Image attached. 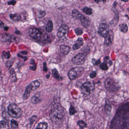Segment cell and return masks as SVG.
Listing matches in <instances>:
<instances>
[{"label": "cell", "mask_w": 129, "mask_h": 129, "mask_svg": "<svg viewBox=\"0 0 129 129\" xmlns=\"http://www.w3.org/2000/svg\"><path fill=\"white\" fill-rule=\"evenodd\" d=\"M8 112L9 114L15 118L20 117L22 114V111L18 105L15 103L10 104L8 107Z\"/></svg>", "instance_id": "cell-3"}, {"label": "cell", "mask_w": 129, "mask_h": 129, "mask_svg": "<svg viewBox=\"0 0 129 129\" xmlns=\"http://www.w3.org/2000/svg\"><path fill=\"white\" fill-rule=\"evenodd\" d=\"M109 27L108 25L105 23H102L100 25L98 28V33L100 36L105 37L109 31Z\"/></svg>", "instance_id": "cell-10"}, {"label": "cell", "mask_w": 129, "mask_h": 129, "mask_svg": "<svg viewBox=\"0 0 129 129\" xmlns=\"http://www.w3.org/2000/svg\"><path fill=\"white\" fill-rule=\"evenodd\" d=\"M83 44L84 42L83 39L81 38H79L74 44L73 45V49L74 50L78 49Z\"/></svg>", "instance_id": "cell-13"}, {"label": "cell", "mask_w": 129, "mask_h": 129, "mask_svg": "<svg viewBox=\"0 0 129 129\" xmlns=\"http://www.w3.org/2000/svg\"><path fill=\"white\" fill-rule=\"evenodd\" d=\"M48 124L46 123H40L38 124L35 129H47Z\"/></svg>", "instance_id": "cell-19"}, {"label": "cell", "mask_w": 129, "mask_h": 129, "mask_svg": "<svg viewBox=\"0 0 129 129\" xmlns=\"http://www.w3.org/2000/svg\"><path fill=\"white\" fill-rule=\"evenodd\" d=\"M43 70L45 72L47 71V64L46 62H44L43 64Z\"/></svg>", "instance_id": "cell-35"}, {"label": "cell", "mask_w": 129, "mask_h": 129, "mask_svg": "<svg viewBox=\"0 0 129 129\" xmlns=\"http://www.w3.org/2000/svg\"><path fill=\"white\" fill-rule=\"evenodd\" d=\"M95 88L94 83L93 82L89 81L86 82L81 86V91L84 95L87 96L93 92Z\"/></svg>", "instance_id": "cell-4"}, {"label": "cell", "mask_w": 129, "mask_h": 129, "mask_svg": "<svg viewBox=\"0 0 129 129\" xmlns=\"http://www.w3.org/2000/svg\"><path fill=\"white\" fill-rule=\"evenodd\" d=\"M9 30V27H5L4 28V30L6 31H7Z\"/></svg>", "instance_id": "cell-43"}, {"label": "cell", "mask_w": 129, "mask_h": 129, "mask_svg": "<svg viewBox=\"0 0 129 129\" xmlns=\"http://www.w3.org/2000/svg\"><path fill=\"white\" fill-rule=\"evenodd\" d=\"M40 83L39 81L36 80L31 82L26 89L25 92L22 96V99L27 100L30 96V92L31 91H35L40 87Z\"/></svg>", "instance_id": "cell-5"}, {"label": "cell", "mask_w": 129, "mask_h": 129, "mask_svg": "<svg viewBox=\"0 0 129 129\" xmlns=\"http://www.w3.org/2000/svg\"><path fill=\"white\" fill-rule=\"evenodd\" d=\"M95 3H99L100 2H101L102 1H94Z\"/></svg>", "instance_id": "cell-44"}, {"label": "cell", "mask_w": 129, "mask_h": 129, "mask_svg": "<svg viewBox=\"0 0 129 129\" xmlns=\"http://www.w3.org/2000/svg\"><path fill=\"white\" fill-rule=\"evenodd\" d=\"M65 115L64 111L62 108L58 107L53 109L50 114L51 120L55 122L62 120Z\"/></svg>", "instance_id": "cell-2"}, {"label": "cell", "mask_w": 129, "mask_h": 129, "mask_svg": "<svg viewBox=\"0 0 129 129\" xmlns=\"http://www.w3.org/2000/svg\"><path fill=\"white\" fill-rule=\"evenodd\" d=\"M75 33L78 35H80L82 34L83 33V31L82 29L80 28H77L75 30Z\"/></svg>", "instance_id": "cell-30"}, {"label": "cell", "mask_w": 129, "mask_h": 129, "mask_svg": "<svg viewBox=\"0 0 129 129\" xmlns=\"http://www.w3.org/2000/svg\"><path fill=\"white\" fill-rule=\"evenodd\" d=\"M31 63L32 64L34 65H36V64H35V61L34 59H31L30 60Z\"/></svg>", "instance_id": "cell-39"}, {"label": "cell", "mask_w": 129, "mask_h": 129, "mask_svg": "<svg viewBox=\"0 0 129 129\" xmlns=\"http://www.w3.org/2000/svg\"><path fill=\"white\" fill-rule=\"evenodd\" d=\"M83 11L86 15H90L92 14V9L89 7H85L83 9Z\"/></svg>", "instance_id": "cell-22"}, {"label": "cell", "mask_w": 129, "mask_h": 129, "mask_svg": "<svg viewBox=\"0 0 129 129\" xmlns=\"http://www.w3.org/2000/svg\"><path fill=\"white\" fill-rule=\"evenodd\" d=\"M13 62L12 61H9L7 62L6 66L8 69H10L13 65Z\"/></svg>", "instance_id": "cell-31"}, {"label": "cell", "mask_w": 129, "mask_h": 129, "mask_svg": "<svg viewBox=\"0 0 129 129\" xmlns=\"http://www.w3.org/2000/svg\"><path fill=\"white\" fill-rule=\"evenodd\" d=\"M4 24L3 21L0 20V28H3L4 27Z\"/></svg>", "instance_id": "cell-38"}, {"label": "cell", "mask_w": 129, "mask_h": 129, "mask_svg": "<svg viewBox=\"0 0 129 129\" xmlns=\"http://www.w3.org/2000/svg\"><path fill=\"white\" fill-rule=\"evenodd\" d=\"M53 24L52 22V21H48L47 25L46 27V30L47 32H50L52 31L53 29Z\"/></svg>", "instance_id": "cell-18"}, {"label": "cell", "mask_w": 129, "mask_h": 129, "mask_svg": "<svg viewBox=\"0 0 129 129\" xmlns=\"http://www.w3.org/2000/svg\"><path fill=\"white\" fill-rule=\"evenodd\" d=\"M100 68L103 71H106L108 69V65L106 62H104L103 63L100 64Z\"/></svg>", "instance_id": "cell-24"}, {"label": "cell", "mask_w": 129, "mask_h": 129, "mask_svg": "<svg viewBox=\"0 0 129 129\" xmlns=\"http://www.w3.org/2000/svg\"><path fill=\"white\" fill-rule=\"evenodd\" d=\"M60 48L62 53L64 55H68L71 51V47L65 45H61L60 46Z\"/></svg>", "instance_id": "cell-14"}, {"label": "cell", "mask_w": 129, "mask_h": 129, "mask_svg": "<svg viewBox=\"0 0 129 129\" xmlns=\"http://www.w3.org/2000/svg\"><path fill=\"white\" fill-rule=\"evenodd\" d=\"M52 75L53 77L55 79L58 80H60V75L59 73L57 71V69H54L52 70Z\"/></svg>", "instance_id": "cell-20"}, {"label": "cell", "mask_w": 129, "mask_h": 129, "mask_svg": "<svg viewBox=\"0 0 129 129\" xmlns=\"http://www.w3.org/2000/svg\"><path fill=\"white\" fill-rule=\"evenodd\" d=\"M92 63L94 65H98L101 63V61L100 59H96L95 58H93L92 59Z\"/></svg>", "instance_id": "cell-28"}, {"label": "cell", "mask_w": 129, "mask_h": 129, "mask_svg": "<svg viewBox=\"0 0 129 129\" xmlns=\"http://www.w3.org/2000/svg\"><path fill=\"white\" fill-rule=\"evenodd\" d=\"M11 126L13 129H16L18 127V124L17 121L12 119L11 121Z\"/></svg>", "instance_id": "cell-23"}, {"label": "cell", "mask_w": 129, "mask_h": 129, "mask_svg": "<svg viewBox=\"0 0 129 129\" xmlns=\"http://www.w3.org/2000/svg\"><path fill=\"white\" fill-rule=\"evenodd\" d=\"M45 15H46V13H45V12H44V11H41V12H40V14H39L40 16H39V18H41L42 17H43Z\"/></svg>", "instance_id": "cell-33"}, {"label": "cell", "mask_w": 129, "mask_h": 129, "mask_svg": "<svg viewBox=\"0 0 129 129\" xmlns=\"http://www.w3.org/2000/svg\"><path fill=\"white\" fill-rule=\"evenodd\" d=\"M23 59H24V60L25 61H27L28 59L27 57H26V56H24Z\"/></svg>", "instance_id": "cell-41"}, {"label": "cell", "mask_w": 129, "mask_h": 129, "mask_svg": "<svg viewBox=\"0 0 129 129\" xmlns=\"http://www.w3.org/2000/svg\"><path fill=\"white\" fill-rule=\"evenodd\" d=\"M6 125V123L4 121H0V128L3 127Z\"/></svg>", "instance_id": "cell-34"}, {"label": "cell", "mask_w": 129, "mask_h": 129, "mask_svg": "<svg viewBox=\"0 0 129 129\" xmlns=\"http://www.w3.org/2000/svg\"><path fill=\"white\" fill-rule=\"evenodd\" d=\"M83 26L85 28H87L89 27L90 25V22L88 19L85 18L84 16L82 17L80 20Z\"/></svg>", "instance_id": "cell-16"}, {"label": "cell", "mask_w": 129, "mask_h": 129, "mask_svg": "<svg viewBox=\"0 0 129 129\" xmlns=\"http://www.w3.org/2000/svg\"><path fill=\"white\" fill-rule=\"evenodd\" d=\"M11 56L10 54V53L9 52H6L5 51H3V56L4 58L5 59L9 58Z\"/></svg>", "instance_id": "cell-27"}, {"label": "cell", "mask_w": 129, "mask_h": 129, "mask_svg": "<svg viewBox=\"0 0 129 129\" xmlns=\"http://www.w3.org/2000/svg\"><path fill=\"white\" fill-rule=\"evenodd\" d=\"M69 30V27L66 25H62L59 28L58 31V35L59 38H61L66 34Z\"/></svg>", "instance_id": "cell-12"}, {"label": "cell", "mask_w": 129, "mask_h": 129, "mask_svg": "<svg viewBox=\"0 0 129 129\" xmlns=\"http://www.w3.org/2000/svg\"><path fill=\"white\" fill-rule=\"evenodd\" d=\"M77 112L76 110H75V108L72 106H71L70 108L69 109V112H70V114L71 115H73L75 114V113Z\"/></svg>", "instance_id": "cell-29"}, {"label": "cell", "mask_w": 129, "mask_h": 129, "mask_svg": "<svg viewBox=\"0 0 129 129\" xmlns=\"http://www.w3.org/2000/svg\"><path fill=\"white\" fill-rule=\"evenodd\" d=\"M31 102L33 104H37L40 102V99L37 96H33L31 98Z\"/></svg>", "instance_id": "cell-26"}, {"label": "cell", "mask_w": 129, "mask_h": 129, "mask_svg": "<svg viewBox=\"0 0 129 129\" xmlns=\"http://www.w3.org/2000/svg\"><path fill=\"white\" fill-rule=\"evenodd\" d=\"M16 1H9V2H8V4L9 5H12L14 6L16 4Z\"/></svg>", "instance_id": "cell-36"}, {"label": "cell", "mask_w": 129, "mask_h": 129, "mask_svg": "<svg viewBox=\"0 0 129 129\" xmlns=\"http://www.w3.org/2000/svg\"><path fill=\"white\" fill-rule=\"evenodd\" d=\"M77 124L81 129H83L87 126V124L83 121H79L77 122Z\"/></svg>", "instance_id": "cell-25"}, {"label": "cell", "mask_w": 129, "mask_h": 129, "mask_svg": "<svg viewBox=\"0 0 129 129\" xmlns=\"http://www.w3.org/2000/svg\"><path fill=\"white\" fill-rule=\"evenodd\" d=\"M21 53L22 54H24V55H26L27 53V52L26 51H22V52H21Z\"/></svg>", "instance_id": "cell-40"}, {"label": "cell", "mask_w": 129, "mask_h": 129, "mask_svg": "<svg viewBox=\"0 0 129 129\" xmlns=\"http://www.w3.org/2000/svg\"><path fill=\"white\" fill-rule=\"evenodd\" d=\"M86 56L83 53H79L72 58V62L77 65L83 64L86 61Z\"/></svg>", "instance_id": "cell-7"}, {"label": "cell", "mask_w": 129, "mask_h": 129, "mask_svg": "<svg viewBox=\"0 0 129 129\" xmlns=\"http://www.w3.org/2000/svg\"><path fill=\"white\" fill-rule=\"evenodd\" d=\"M117 3H116V2H115L114 3V4H113V6L114 7H115L117 6Z\"/></svg>", "instance_id": "cell-42"}, {"label": "cell", "mask_w": 129, "mask_h": 129, "mask_svg": "<svg viewBox=\"0 0 129 129\" xmlns=\"http://www.w3.org/2000/svg\"><path fill=\"white\" fill-rule=\"evenodd\" d=\"M96 72L95 71H93L90 74V78H93L96 76Z\"/></svg>", "instance_id": "cell-32"}, {"label": "cell", "mask_w": 129, "mask_h": 129, "mask_svg": "<svg viewBox=\"0 0 129 129\" xmlns=\"http://www.w3.org/2000/svg\"><path fill=\"white\" fill-rule=\"evenodd\" d=\"M72 16L74 18L78 20H80L83 16L77 10H74L72 11Z\"/></svg>", "instance_id": "cell-15"}, {"label": "cell", "mask_w": 129, "mask_h": 129, "mask_svg": "<svg viewBox=\"0 0 129 129\" xmlns=\"http://www.w3.org/2000/svg\"><path fill=\"white\" fill-rule=\"evenodd\" d=\"M121 31L124 33H126L128 30V27L126 24H122L120 25Z\"/></svg>", "instance_id": "cell-21"}, {"label": "cell", "mask_w": 129, "mask_h": 129, "mask_svg": "<svg viewBox=\"0 0 129 129\" xmlns=\"http://www.w3.org/2000/svg\"><path fill=\"white\" fill-rule=\"evenodd\" d=\"M84 69L82 68H76L71 69L68 73L69 78L71 80H74L77 77L78 72H83Z\"/></svg>", "instance_id": "cell-9"}, {"label": "cell", "mask_w": 129, "mask_h": 129, "mask_svg": "<svg viewBox=\"0 0 129 129\" xmlns=\"http://www.w3.org/2000/svg\"><path fill=\"white\" fill-rule=\"evenodd\" d=\"M105 86L106 89L109 92L117 91L119 89V87L114 80L111 78H108L105 81Z\"/></svg>", "instance_id": "cell-6"}, {"label": "cell", "mask_w": 129, "mask_h": 129, "mask_svg": "<svg viewBox=\"0 0 129 129\" xmlns=\"http://www.w3.org/2000/svg\"><path fill=\"white\" fill-rule=\"evenodd\" d=\"M114 38V34L113 31L111 30H109L106 37L105 38L104 43L108 46L111 45L113 41Z\"/></svg>", "instance_id": "cell-11"}, {"label": "cell", "mask_w": 129, "mask_h": 129, "mask_svg": "<svg viewBox=\"0 0 129 129\" xmlns=\"http://www.w3.org/2000/svg\"><path fill=\"white\" fill-rule=\"evenodd\" d=\"M10 18L12 21L14 22L18 21L21 19V16L18 14H11Z\"/></svg>", "instance_id": "cell-17"}, {"label": "cell", "mask_w": 129, "mask_h": 129, "mask_svg": "<svg viewBox=\"0 0 129 129\" xmlns=\"http://www.w3.org/2000/svg\"><path fill=\"white\" fill-rule=\"evenodd\" d=\"M29 34L31 37L37 40H39L41 38L42 33L40 30L36 28H31L29 30Z\"/></svg>", "instance_id": "cell-8"}, {"label": "cell", "mask_w": 129, "mask_h": 129, "mask_svg": "<svg viewBox=\"0 0 129 129\" xmlns=\"http://www.w3.org/2000/svg\"><path fill=\"white\" fill-rule=\"evenodd\" d=\"M30 70H32V71H35L37 69V65L36 64L34 65L33 66H31V67H30Z\"/></svg>", "instance_id": "cell-37"}, {"label": "cell", "mask_w": 129, "mask_h": 129, "mask_svg": "<svg viewBox=\"0 0 129 129\" xmlns=\"http://www.w3.org/2000/svg\"><path fill=\"white\" fill-rule=\"evenodd\" d=\"M129 109L128 103L119 107L112 123V129H128Z\"/></svg>", "instance_id": "cell-1"}, {"label": "cell", "mask_w": 129, "mask_h": 129, "mask_svg": "<svg viewBox=\"0 0 129 129\" xmlns=\"http://www.w3.org/2000/svg\"><path fill=\"white\" fill-rule=\"evenodd\" d=\"M122 1L124 2H128V1H123V0H122Z\"/></svg>", "instance_id": "cell-45"}]
</instances>
